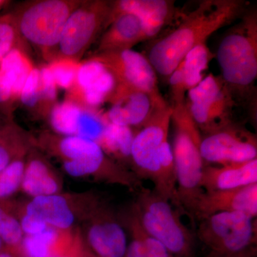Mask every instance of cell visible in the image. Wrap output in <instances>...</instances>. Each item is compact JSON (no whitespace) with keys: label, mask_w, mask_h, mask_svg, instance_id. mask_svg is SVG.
Returning a JSON list of instances; mask_svg holds the SVG:
<instances>
[{"label":"cell","mask_w":257,"mask_h":257,"mask_svg":"<svg viewBox=\"0 0 257 257\" xmlns=\"http://www.w3.org/2000/svg\"><path fill=\"white\" fill-rule=\"evenodd\" d=\"M172 114V106L167 102L135 133L131 149L132 171L141 180L153 179L161 149L169 141Z\"/></svg>","instance_id":"10"},{"label":"cell","mask_w":257,"mask_h":257,"mask_svg":"<svg viewBox=\"0 0 257 257\" xmlns=\"http://www.w3.org/2000/svg\"><path fill=\"white\" fill-rule=\"evenodd\" d=\"M120 221L126 226L131 236L124 257H147L139 232V218L133 206L126 211Z\"/></svg>","instance_id":"32"},{"label":"cell","mask_w":257,"mask_h":257,"mask_svg":"<svg viewBox=\"0 0 257 257\" xmlns=\"http://www.w3.org/2000/svg\"><path fill=\"white\" fill-rule=\"evenodd\" d=\"M26 157H19L0 172V202L8 200L20 191Z\"/></svg>","instance_id":"29"},{"label":"cell","mask_w":257,"mask_h":257,"mask_svg":"<svg viewBox=\"0 0 257 257\" xmlns=\"http://www.w3.org/2000/svg\"><path fill=\"white\" fill-rule=\"evenodd\" d=\"M0 257H17L14 253L10 251V250L5 248L0 251Z\"/></svg>","instance_id":"40"},{"label":"cell","mask_w":257,"mask_h":257,"mask_svg":"<svg viewBox=\"0 0 257 257\" xmlns=\"http://www.w3.org/2000/svg\"><path fill=\"white\" fill-rule=\"evenodd\" d=\"M6 2L3 1V0H0V10H1L2 7L5 4Z\"/></svg>","instance_id":"42"},{"label":"cell","mask_w":257,"mask_h":257,"mask_svg":"<svg viewBox=\"0 0 257 257\" xmlns=\"http://www.w3.org/2000/svg\"><path fill=\"white\" fill-rule=\"evenodd\" d=\"M171 106V123L175 130L172 148L177 173L179 209L192 219L198 199L204 192L201 186L204 167L201 155L203 137L189 113L187 101Z\"/></svg>","instance_id":"2"},{"label":"cell","mask_w":257,"mask_h":257,"mask_svg":"<svg viewBox=\"0 0 257 257\" xmlns=\"http://www.w3.org/2000/svg\"><path fill=\"white\" fill-rule=\"evenodd\" d=\"M109 101L110 107L103 114L106 121L130 128L142 127L167 103L162 95H152L121 84H118Z\"/></svg>","instance_id":"14"},{"label":"cell","mask_w":257,"mask_h":257,"mask_svg":"<svg viewBox=\"0 0 257 257\" xmlns=\"http://www.w3.org/2000/svg\"><path fill=\"white\" fill-rule=\"evenodd\" d=\"M83 257H99L95 253L92 252L85 243V247H84V253H83Z\"/></svg>","instance_id":"39"},{"label":"cell","mask_w":257,"mask_h":257,"mask_svg":"<svg viewBox=\"0 0 257 257\" xmlns=\"http://www.w3.org/2000/svg\"><path fill=\"white\" fill-rule=\"evenodd\" d=\"M220 212H243L256 218L257 183L232 189L204 192L198 199L192 220Z\"/></svg>","instance_id":"15"},{"label":"cell","mask_w":257,"mask_h":257,"mask_svg":"<svg viewBox=\"0 0 257 257\" xmlns=\"http://www.w3.org/2000/svg\"><path fill=\"white\" fill-rule=\"evenodd\" d=\"M3 241H2V240L0 239V251H1L2 250H3Z\"/></svg>","instance_id":"43"},{"label":"cell","mask_w":257,"mask_h":257,"mask_svg":"<svg viewBox=\"0 0 257 257\" xmlns=\"http://www.w3.org/2000/svg\"><path fill=\"white\" fill-rule=\"evenodd\" d=\"M84 247H85V242L83 238L82 231L79 227L77 238L71 248L62 254L52 257H83Z\"/></svg>","instance_id":"38"},{"label":"cell","mask_w":257,"mask_h":257,"mask_svg":"<svg viewBox=\"0 0 257 257\" xmlns=\"http://www.w3.org/2000/svg\"><path fill=\"white\" fill-rule=\"evenodd\" d=\"M143 229L174 257H195V237L181 219L179 209L154 189L142 187L133 204Z\"/></svg>","instance_id":"4"},{"label":"cell","mask_w":257,"mask_h":257,"mask_svg":"<svg viewBox=\"0 0 257 257\" xmlns=\"http://www.w3.org/2000/svg\"><path fill=\"white\" fill-rule=\"evenodd\" d=\"M32 64L23 50L16 46L0 63V116H8L13 103L20 98Z\"/></svg>","instance_id":"17"},{"label":"cell","mask_w":257,"mask_h":257,"mask_svg":"<svg viewBox=\"0 0 257 257\" xmlns=\"http://www.w3.org/2000/svg\"><path fill=\"white\" fill-rule=\"evenodd\" d=\"M139 232L147 257H174L160 241L143 229L139 219Z\"/></svg>","instance_id":"36"},{"label":"cell","mask_w":257,"mask_h":257,"mask_svg":"<svg viewBox=\"0 0 257 257\" xmlns=\"http://www.w3.org/2000/svg\"><path fill=\"white\" fill-rule=\"evenodd\" d=\"M24 236L18 218L0 204V239L5 248L18 257Z\"/></svg>","instance_id":"28"},{"label":"cell","mask_w":257,"mask_h":257,"mask_svg":"<svg viewBox=\"0 0 257 257\" xmlns=\"http://www.w3.org/2000/svg\"><path fill=\"white\" fill-rule=\"evenodd\" d=\"M257 183V159L220 166H204L201 186L204 192L241 188Z\"/></svg>","instance_id":"21"},{"label":"cell","mask_w":257,"mask_h":257,"mask_svg":"<svg viewBox=\"0 0 257 257\" xmlns=\"http://www.w3.org/2000/svg\"><path fill=\"white\" fill-rule=\"evenodd\" d=\"M81 2L43 0L29 5L14 15L19 37L40 49L45 55L57 49L64 25Z\"/></svg>","instance_id":"7"},{"label":"cell","mask_w":257,"mask_h":257,"mask_svg":"<svg viewBox=\"0 0 257 257\" xmlns=\"http://www.w3.org/2000/svg\"><path fill=\"white\" fill-rule=\"evenodd\" d=\"M226 32L216 58L221 78L234 97H248L257 78V12L246 10Z\"/></svg>","instance_id":"3"},{"label":"cell","mask_w":257,"mask_h":257,"mask_svg":"<svg viewBox=\"0 0 257 257\" xmlns=\"http://www.w3.org/2000/svg\"><path fill=\"white\" fill-rule=\"evenodd\" d=\"M93 57L111 71L118 84L152 95H162L159 90L156 71L143 54L125 50L101 52Z\"/></svg>","instance_id":"13"},{"label":"cell","mask_w":257,"mask_h":257,"mask_svg":"<svg viewBox=\"0 0 257 257\" xmlns=\"http://www.w3.org/2000/svg\"><path fill=\"white\" fill-rule=\"evenodd\" d=\"M79 227L73 229L48 228L35 235H25L18 257H52L62 254L75 241Z\"/></svg>","instance_id":"22"},{"label":"cell","mask_w":257,"mask_h":257,"mask_svg":"<svg viewBox=\"0 0 257 257\" xmlns=\"http://www.w3.org/2000/svg\"><path fill=\"white\" fill-rule=\"evenodd\" d=\"M26 157L20 191L30 199L63 192L62 175L45 157L32 149Z\"/></svg>","instance_id":"19"},{"label":"cell","mask_w":257,"mask_h":257,"mask_svg":"<svg viewBox=\"0 0 257 257\" xmlns=\"http://www.w3.org/2000/svg\"><path fill=\"white\" fill-rule=\"evenodd\" d=\"M20 99L24 105L28 107H34L39 101L42 100L40 69L36 67L32 68L25 83Z\"/></svg>","instance_id":"34"},{"label":"cell","mask_w":257,"mask_h":257,"mask_svg":"<svg viewBox=\"0 0 257 257\" xmlns=\"http://www.w3.org/2000/svg\"><path fill=\"white\" fill-rule=\"evenodd\" d=\"M201 155L204 162L217 166L257 159L256 135L235 123L202 138Z\"/></svg>","instance_id":"11"},{"label":"cell","mask_w":257,"mask_h":257,"mask_svg":"<svg viewBox=\"0 0 257 257\" xmlns=\"http://www.w3.org/2000/svg\"><path fill=\"white\" fill-rule=\"evenodd\" d=\"M83 225L84 242L93 253L99 257L124 256L128 243L124 226L105 202Z\"/></svg>","instance_id":"12"},{"label":"cell","mask_w":257,"mask_h":257,"mask_svg":"<svg viewBox=\"0 0 257 257\" xmlns=\"http://www.w3.org/2000/svg\"><path fill=\"white\" fill-rule=\"evenodd\" d=\"M111 6L112 3L100 0L81 3L66 22L55 59L78 61L101 29L105 28Z\"/></svg>","instance_id":"9"},{"label":"cell","mask_w":257,"mask_h":257,"mask_svg":"<svg viewBox=\"0 0 257 257\" xmlns=\"http://www.w3.org/2000/svg\"><path fill=\"white\" fill-rule=\"evenodd\" d=\"M214 57L207 43L201 44L192 49L179 64L183 72L187 92L206 77V71Z\"/></svg>","instance_id":"26"},{"label":"cell","mask_w":257,"mask_h":257,"mask_svg":"<svg viewBox=\"0 0 257 257\" xmlns=\"http://www.w3.org/2000/svg\"><path fill=\"white\" fill-rule=\"evenodd\" d=\"M82 106L74 100H67L56 104L50 113V125L57 135H76L77 123Z\"/></svg>","instance_id":"27"},{"label":"cell","mask_w":257,"mask_h":257,"mask_svg":"<svg viewBox=\"0 0 257 257\" xmlns=\"http://www.w3.org/2000/svg\"></svg>","instance_id":"45"},{"label":"cell","mask_w":257,"mask_h":257,"mask_svg":"<svg viewBox=\"0 0 257 257\" xmlns=\"http://www.w3.org/2000/svg\"><path fill=\"white\" fill-rule=\"evenodd\" d=\"M107 121L104 115L93 109L83 107L77 123L76 135L98 143L104 133Z\"/></svg>","instance_id":"30"},{"label":"cell","mask_w":257,"mask_h":257,"mask_svg":"<svg viewBox=\"0 0 257 257\" xmlns=\"http://www.w3.org/2000/svg\"><path fill=\"white\" fill-rule=\"evenodd\" d=\"M243 0H204L184 15L170 32L155 39L147 57L152 67L165 78L182 62L194 47L207 43L213 33L239 20L247 10Z\"/></svg>","instance_id":"1"},{"label":"cell","mask_w":257,"mask_h":257,"mask_svg":"<svg viewBox=\"0 0 257 257\" xmlns=\"http://www.w3.org/2000/svg\"><path fill=\"white\" fill-rule=\"evenodd\" d=\"M104 201L93 192L66 193L31 198L26 202L13 204L5 201L10 211H20L40 218L51 227L73 229L87 221Z\"/></svg>","instance_id":"6"},{"label":"cell","mask_w":257,"mask_h":257,"mask_svg":"<svg viewBox=\"0 0 257 257\" xmlns=\"http://www.w3.org/2000/svg\"><path fill=\"white\" fill-rule=\"evenodd\" d=\"M189 113L206 135L231 124L235 98L221 77L209 74L187 92Z\"/></svg>","instance_id":"8"},{"label":"cell","mask_w":257,"mask_h":257,"mask_svg":"<svg viewBox=\"0 0 257 257\" xmlns=\"http://www.w3.org/2000/svg\"><path fill=\"white\" fill-rule=\"evenodd\" d=\"M38 145L62 162L81 160L102 150L96 142L77 135L45 134L40 137Z\"/></svg>","instance_id":"23"},{"label":"cell","mask_w":257,"mask_h":257,"mask_svg":"<svg viewBox=\"0 0 257 257\" xmlns=\"http://www.w3.org/2000/svg\"><path fill=\"white\" fill-rule=\"evenodd\" d=\"M98 47V53L132 50L146 41L143 24L136 15L128 13H111Z\"/></svg>","instance_id":"20"},{"label":"cell","mask_w":257,"mask_h":257,"mask_svg":"<svg viewBox=\"0 0 257 257\" xmlns=\"http://www.w3.org/2000/svg\"><path fill=\"white\" fill-rule=\"evenodd\" d=\"M35 140L10 120L0 128V172L13 161L26 156Z\"/></svg>","instance_id":"25"},{"label":"cell","mask_w":257,"mask_h":257,"mask_svg":"<svg viewBox=\"0 0 257 257\" xmlns=\"http://www.w3.org/2000/svg\"><path fill=\"white\" fill-rule=\"evenodd\" d=\"M128 13L136 15L142 24L147 40L155 39L177 14L171 0H120L112 3L111 13Z\"/></svg>","instance_id":"18"},{"label":"cell","mask_w":257,"mask_h":257,"mask_svg":"<svg viewBox=\"0 0 257 257\" xmlns=\"http://www.w3.org/2000/svg\"><path fill=\"white\" fill-rule=\"evenodd\" d=\"M207 257H211V256H207Z\"/></svg>","instance_id":"44"},{"label":"cell","mask_w":257,"mask_h":257,"mask_svg":"<svg viewBox=\"0 0 257 257\" xmlns=\"http://www.w3.org/2000/svg\"><path fill=\"white\" fill-rule=\"evenodd\" d=\"M114 74L99 60L92 57L79 64L75 84L72 89L83 103L94 109L109 101L118 87Z\"/></svg>","instance_id":"16"},{"label":"cell","mask_w":257,"mask_h":257,"mask_svg":"<svg viewBox=\"0 0 257 257\" xmlns=\"http://www.w3.org/2000/svg\"><path fill=\"white\" fill-rule=\"evenodd\" d=\"M79 64L78 61L71 59L56 58L47 65L57 87L71 89L74 87Z\"/></svg>","instance_id":"31"},{"label":"cell","mask_w":257,"mask_h":257,"mask_svg":"<svg viewBox=\"0 0 257 257\" xmlns=\"http://www.w3.org/2000/svg\"><path fill=\"white\" fill-rule=\"evenodd\" d=\"M7 120H9V119H3V118L1 116H0V128H1L2 126H3V125L5 124V121H7Z\"/></svg>","instance_id":"41"},{"label":"cell","mask_w":257,"mask_h":257,"mask_svg":"<svg viewBox=\"0 0 257 257\" xmlns=\"http://www.w3.org/2000/svg\"><path fill=\"white\" fill-rule=\"evenodd\" d=\"M11 211L18 218L24 235L40 234L49 227L46 222L37 216L20 211Z\"/></svg>","instance_id":"35"},{"label":"cell","mask_w":257,"mask_h":257,"mask_svg":"<svg viewBox=\"0 0 257 257\" xmlns=\"http://www.w3.org/2000/svg\"><path fill=\"white\" fill-rule=\"evenodd\" d=\"M135 135L133 128L107 122L98 144L108 157L128 168V163L131 166V149Z\"/></svg>","instance_id":"24"},{"label":"cell","mask_w":257,"mask_h":257,"mask_svg":"<svg viewBox=\"0 0 257 257\" xmlns=\"http://www.w3.org/2000/svg\"><path fill=\"white\" fill-rule=\"evenodd\" d=\"M19 37L14 15L0 16V63L10 51L18 46Z\"/></svg>","instance_id":"33"},{"label":"cell","mask_w":257,"mask_h":257,"mask_svg":"<svg viewBox=\"0 0 257 257\" xmlns=\"http://www.w3.org/2000/svg\"><path fill=\"white\" fill-rule=\"evenodd\" d=\"M256 218L243 212H220L199 221L197 236L211 257H256Z\"/></svg>","instance_id":"5"},{"label":"cell","mask_w":257,"mask_h":257,"mask_svg":"<svg viewBox=\"0 0 257 257\" xmlns=\"http://www.w3.org/2000/svg\"><path fill=\"white\" fill-rule=\"evenodd\" d=\"M40 87L42 100L55 101L57 95V86L48 66L40 69Z\"/></svg>","instance_id":"37"}]
</instances>
